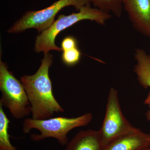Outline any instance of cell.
Segmentation results:
<instances>
[{"label":"cell","instance_id":"obj_1","mask_svg":"<svg viewBox=\"0 0 150 150\" xmlns=\"http://www.w3.org/2000/svg\"><path fill=\"white\" fill-rule=\"evenodd\" d=\"M53 61L51 54H44L37 71L31 76L25 75L21 78L31 105L32 118L35 120L48 119L55 112H64L53 94L49 75Z\"/></svg>","mask_w":150,"mask_h":150},{"label":"cell","instance_id":"obj_2","mask_svg":"<svg viewBox=\"0 0 150 150\" xmlns=\"http://www.w3.org/2000/svg\"><path fill=\"white\" fill-rule=\"evenodd\" d=\"M111 17L110 14L96 8H92L90 4L81 8L77 13L67 16L60 15L49 28L38 35L35 42V51L38 53L43 52L44 54H47L51 50L60 52L62 51V49L56 46L55 40L61 31L85 20H89L104 25L105 21Z\"/></svg>","mask_w":150,"mask_h":150},{"label":"cell","instance_id":"obj_3","mask_svg":"<svg viewBox=\"0 0 150 150\" xmlns=\"http://www.w3.org/2000/svg\"><path fill=\"white\" fill-rule=\"evenodd\" d=\"M92 119V114L89 112L74 118L57 117L44 120L27 118L23 122V130L25 134L33 129L40 131V134L31 135L33 141L38 142L53 138L56 139L60 144L64 146L69 142L67 135L70 131L75 128L87 126Z\"/></svg>","mask_w":150,"mask_h":150},{"label":"cell","instance_id":"obj_4","mask_svg":"<svg viewBox=\"0 0 150 150\" xmlns=\"http://www.w3.org/2000/svg\"><path fill=\"white\" fill-rule=\"evenodd\" d=\"M0 105L9 110L11 115L19 119L31 113V105L21 81L14 76L6 63L0 61Z\"/></svg>","mask_w":150,"mask_h":150},{"label":"cell","instance_id":"obj_5","mask_svg":"<svg viewBox=\"0 0 150 150\" xmlns=\"http://www.w3.org/2000/svg\"><path fill=\"white\" fill-rule=\"evenodd\" d=\"M90 3L89 0H59L43 9L26 12L8 30V32L18 33L31 28H35L39 33L43 32L54 23L55 16L64 8L73 6L79 11Z\"/></svg>","mask_w":150,"mask_h":150},{"label":"cell","instance_id":"obj_6","mask_svg":"<svg viewBox=\"0 0 150 150\" xmlns=\"http://www.w3.org/2000/svg\"><path fill=\"white\" fill-rule=\"evenodd\" d=\"M134 127L122 113L118 91L111 88L108 97L104 119L101 127L98 130L103 148Z\"/></svg>","mask_w":150,"mask_h":150},{"label":"cell","instance_id":"obj_7","mask_svg":"<svg viewBox=\"0 0 150 150\" xmlns=\"http://www.w3.org/2000/svg\"><path fill=\"white\" fill-rule=\"evenodd\" d=\"M133 26L150 38V0H121Z\"/></svg>","mask_w":150,"mask_h":150},{"label":"cell","instance_id":"obj_8","mask_svg":"<svg viewBox=\"0 0 150 150\" xmlns=\"http://www.w3.org/2000/svg\"><path fill=\"white\" fill-rule=\"evenodd\" d=\"M150 147V134L134 127L110 142L103 150H143Z\"/></svg>","mask_w":150,"mask_h":150},{"label":"cell","instance_id":"obj_9","mask_svg":"<svg viewBox=\"0 0 150 150\" xmlns=\"http://www.w3.org/2000/svg\"><path fill=\"white\" fill-rule=\"evenodd\" d=\"M103 146L98 130H84L78 132L68 142L65 150H103Z\"/></svg>","mask_w":150,"mask_h":150},{"label":"cell","instance_id":"obj_10","mask_svg":"<svg viewBox=\"0 0 150 150\" xmlns=\"http://www.w3.org/2000/svg\"><path fill=\"white\" fill-rule=\"evenodd\" d=\"M137 63L134 71L138 80L141 85L145 88H149L150 90V58L143 49H137L135 54ZM145 103L149 105L150 110V91Z\"/></svg>","mask_w":150,"mask_h":150},{"label":"cell","instance_id":"obj_11","mask_svg":"<svg viewBox=\"0 0 150 150\" xmlns=\"http://www.w3.org/2000/svg\"><path fill=\"white\" fill-rule=\"evenodd\" d=\"M10 120L0 105V150H17L11 144L8 133Z\"/></svg>","mask_w":150,"mask_h":150},{"label":"cell","instance_id":"obj_12","mask_svg":"<svg viewBox=\"0 0 150 150\" xmlns=\"http://www.w3.org/2000/svg\"><path fill=\"white\" fill-rule=\"evenodd\" d=\"M95 8L110 14L112 13L117 17L122 15L123 6L121 0H89Z\"/></svg>","mask_w":150,"mask_h":150},{"label":"cell","instance_id":"obj_13","mask_svg":"<svg viewBox=\"0 0 150 150\" xmlns=\"http://www.w3.org/2000/svg\"><path fill=\"white\" fill-rule=\"evenodd\" d=\"M81 52L78 47L63 51L62 62L69 67H73L78 64L80 60Z\"/></svg>","mask_w":150,"mask_h":150},{"label":"cell","instance_id":"obj_14","mask_svg":"<svg viewBox=\"0 0 150 150\" xmlns=\"http://www.w3.org/2000/svg\"><path fill=\"white\" fill-rule=\"evenodd\" d=\"M77 47V41L72 36H68L65 37L61 43V49L62 51H67Z\"/></svg>","mask_w":150,"mask_h":150},{"label":"cell","instance_id":"obj_15","mask_svg":"<svg viewBox=\"0 0 150 150\" xmlns=\"http://www.w3.org/2000/svg\"><path fill=\"white\" fill-rule=\"evenodd\" d=\"M143 150H150V147L148 148L147 149H145Z\"/></svg>","mask_w":150,"mask_h":150},{"label":"cell","instance_id":"obj_16","mask_svg":"<svg viewBox=\"0 0 150 150\" xmlns=\"http://www.w3.org/2000/svg\"><path fill=\"white\" fill-rule=\"evenodd\" d=\"M149 57H150V55H149Z\"/></svg>","mask_w":150,"mask_h":150}]
</instances>
